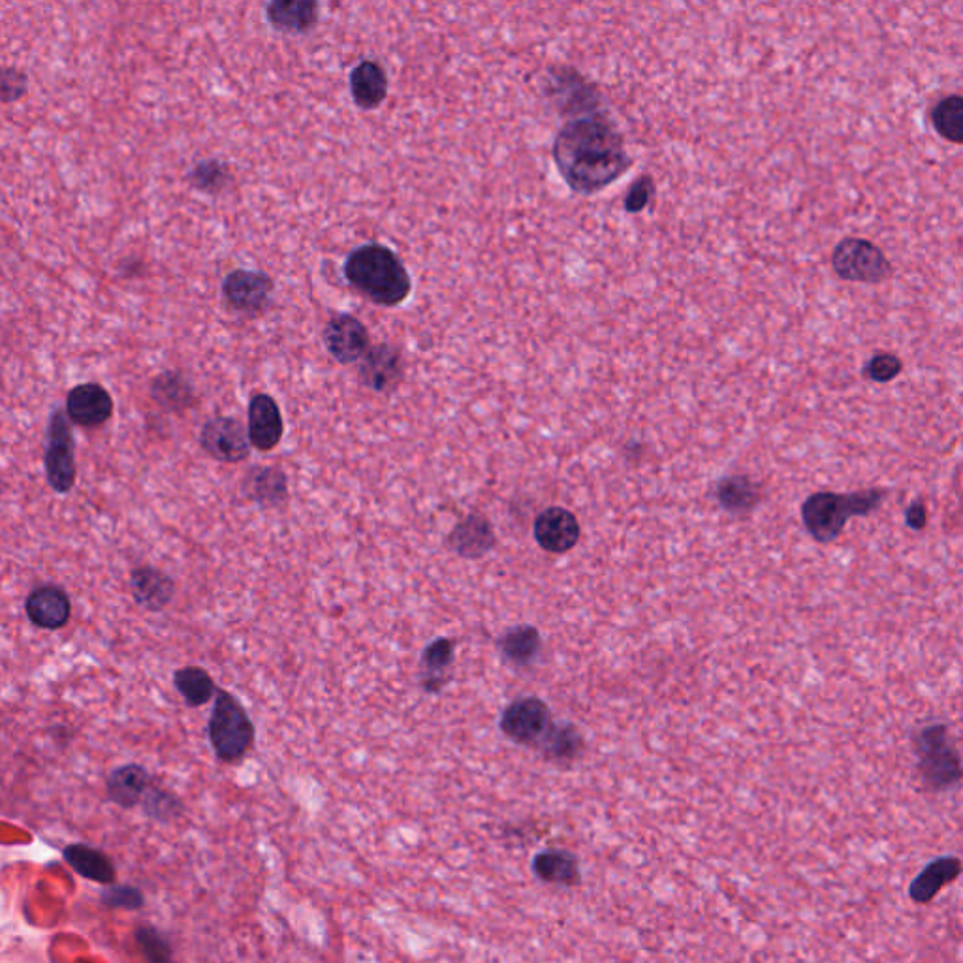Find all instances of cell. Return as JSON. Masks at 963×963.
I'll use <instances>...</instances> for the list:
<instances>
[{"label": "cell", "mask_w": 963, "mask_h": 963, "mask_svg": "<svg viewBox=\"0 0 963 963\" xmlns=\"http://www.w3.org/2000/svg\"><path fill=\"white\" fill-rule=\"evenodd\" d=\"M552 157L566 187L582 196L602 192L632 166L623 134L605 110L568 119L555 136Z\"/></svg>", "instance_id": "1"}, {"label": "cell", "mask_w": 963, "mask_h": 963, "mask_svg": "<svg viewBox=\"0 0 963 963\" xmlns=\"http://www.w3.org/2000/svg\"><path fill=\"white\" fill-rule=\"evenodd\" d=\"M343 272L348 285L375 306H401L412 290V279L403 262L380 243H364L352 248Z\"/></svg>", "instance_id": "2"}, {"label": "cell", "mask_w": 963, "mask_h": 963, "mask_svg": "<svg viewBox=\"0 0 963 963\" xmlns=\"http://www.w3.org/2000/svg\"><path fill=\"white\" fill-rule=\"evenodd\" d=\"M885 497L883 489L846 495L819 491L807 497L801 507V518L815 541L832 542L840 536L849 518L872 514L885 501Z\"/></svg>", "instance_id": "3"}, {"label": "cell", "mask_w": 963, "mask_h": 963, "mask_svg": "<svg viewBox=\"0 0 963 963\" xmlns=\"http://www.w3.org/2000/svg\"><path fill=\"white\" fill-rule=\"evenodd\" d=\"M209 742L222 762H240L253 749V721L243 704L229 690L215 693L209 719Z\"/></svg>", "instance_id": "4"}, {"label": "cell", "mask_w": 963, "mask_h": 963, "mask_svg": "<svg viewBox=\"0 0 963 963\" xmlns=\"http://www.w3.org/2000/svg\"><path fill=\"white\" fill-rule=\"evenodd\" d=\"M833 274L849 283L879 285L892 275V264L872 241L845 237L832 253Z\"/></svg>", "instance_id": "5"}, {"label": "cell", "mask_w": 963, "mask_h": 963, "mask_svg": "<svg viewBox=\"0 0 963 963\" xmlns=\"http://www.w3.org/2000/svg\"><path fill=\"white\" fill-rule=\"evenodd\" d=\"M920 772L933 790L954 787L962 777L960 756L947 740V727H928L915 740Z\"/></svg>", "instance_id": "6"}, {"label": "cell", "mask_w": 963, "mask_h": 963, "mask_svg": "<svg viewBox=\"0 0 963 963\" xmlns=\"http://www.w3.org/2000/svg\"><path fill=\"white\" fill-rule=\"evenodd\" d=\"M546 97L568 118L602 110L600 92L582 74L568 66H554L546 76Z\"/></svg>", "instance_id": "7"}, {"label": "cell", "mask_w": 963, "mask_h": 963, "mask_svg": "<svg viewBox=\"0 0 963 963\" xmlns=\"http://www.w3.org/2000/svg\"><path fill=\"white\" fill-rule=\"evenodd\" d=\"M46 473L52 488L59 494L70 491L76 482L74 436L65 412L55 410L47 425Z\"/></svg>", "instance_id": "8"}, {"label": "cell", "mask_w": 963, "mask_h": 963, "mask_svg": "<svg viewBox=\"0 0 963 963\" xmlns=\"http://www.w3.org/2000/svg\"><path fill=\"white\" fill-rule=\"evenodd\" d=\"M275 285L272 277L253 269H234L222 280V296L235 313L256 317L272 306Z\"/></svg>", "instance_id": "9"}, {"label": "cell", "mask_w": 963, "mask_h": 963, "mask_svg": "<svg viewBox=\"0 0 963 963\" xmlns=\"http://www.w3.org/2000/svg\"><path fill=\"white\" fill-rule=\"evenodd\" d=\"M499 727L508 740L521 745H533L541 742L552 727V713L541 698H520L502 711Z\"/></svg>", "instance_id": "10"}, {"label": "cell", "mask_w": 963, "mask_h": 963, "mask_svg": "<svg viewBox=\"0 0 963 963\" xmlns=\"http://www.w3.org/2000/svg\"><path fill=\"white\" fill-rule=\"evenodd\" d=\"M325 351L337 364H356L372 348L369 332L356 317L335 314L328 320L322 330Z\"/></svg>", "instance_id": "11"}, {"label": "cell", "mask_w": 963, "mask_h": 963, "mask_svg": "<svg viewBox=\"0 0 963 963\" xmlns=\"http://www.w3.org/2000/svg\"><path fill=\"white\" fill-rule=\"evenodd\" d=\"M200 444L209 456L222 463H241L251 454V441L243 423L235 418H211L202 428Z\"/></svg>", "instance_id": "12"}, {"label": "cell", "mask_w": 963, "mask_h": 963, "mask_svg": "<svg viewBox=\"0 0 963 963\" xmlns=\"http://www.w3.org/2000/svg\"><path fill=\"white\" fill-rule=\"evenodd\" d=\"M359 362V385L367 390L388 394L403 380V358L396 346H372Z\"/></svg>", "instance_id": "13"}, {"label": "cell", "mask_w": 963, "mask_h": 963, "mask_svg": "<svg viewBox=\"0 0 963 963\" xmlns=\"http://www.w3.org/2000/svg\"><path fill=\"white\" fill-rule=\"evenodd\" d=\"M534 541L550 554H565L579 541V523L566 508H546L534 520Z\"/></svg>", "instance_id": "14"}, {"label": "cell", "mask_w": 963, "mask_h": 963, "mask_svg": "<svg viewBox=\"0 0 963 963\" xmlns=\"http://www.w3.org/2000/svg\"><path fill=\"white\" fill-rule=\"evenodd\" d=\"M248 441L261 452L274 450L285 433L279 405L267 394H256L248 401Z\"/></svg>", "instance_id": "15"}, {"label": "cell", "mask_w": 963, "mask_h": 963, "mask_svg": "<svg viewBox=\"0 0 963 963\" xmlns=\"http://www.w3.org/2000/svg\"><path fill=\"white\" fill-rule=\"evenodd\" d=\"M66 412L74 423L84 428H97L108 422L113 412V399L104 386L85 383L76 386L66 398Z\"/></svg>", "instance_id": "16"}, {"label": "cell", "mask_w": 963, "mask_h": 963, "mask_svg": "<svg viewBox=\"0 0 963 963\" xmlns=\"http://www.w3.org/2000/svg\"><path fill=\"white\" fill-rule=\"evenodd\" d=\"M495 542L491 521L486 516L471 514L450 531L446 546L463 560H480L494 550Z\"/></svg>", "instance_id": "17"}, {"label": "cell", "mask_w": 963, "mask_h": 963, "mask_svg": "<svg viewBox=\"0 0 963 963\" xmlns=\"http://www.w3.org/2000/svg\"><path fill=\"white\" fill-rule=\"evenodd\" d=\"M388 87H390L388 74L385 66L377 60H359L351 70L348 89L354 104L358 106L359 110H377L388 97Z\"/></svg>", "instance_id": "18"}, {"label": "cell", "mask_w": 963, "mask_h": 963, "mask_svg": "<svg viewBox=\"0 0 963 963\" xmlns=\"http://www.w3.org/2000/svg\"><path fill=\"white\" fill-rule=\"evenodd\" d=\"M266 20L283 34H307L320 20V4L314 0H274L266 4Z\"/></svg>", "instance_id": "19"}, {"label": "cell", "mask_w": 963, "mask_h": 963, "mask_svg": "<svg viewBox=\"0 0 963 963\" xmlns=\"http://www.w3.org/2000/svg\"><path fill=\"white\" fill-rule=\"evenodd\" d=\"M26 616L42 629H60L70 619V600L59 587H38L26 599Z\"/></svg>", "instance_id": "20"}, {"label": "cell", "mask_w": 963, "mask_h": 963, "mask_svg": "<svg viewBox=\"0 0 963 963\" xmlns=\"http://www.w3.org/2000/svg\"><path fill=\"white\" fill-rule=\"evenodd\" d=\"M962 873V862L956 856H941L933 860L918 873L909 885V898L915 904H930L944 885H951Z\"/></svg>", "instance_id": "21"}, {"label": "cell", "mask_w": 963, "mask_h": 963, "mask_svg": "<svg viewBox=\"0 0 963 963\" xmlns=\"http://www.w3.org/2000/svg\"><path fill=\"white\" fill-rule=\"evenodd\" d=\"M456 658V642L436 639L422 653L420 661V684L425 693H439L449 684L452 664Z\"/></svg>", "instance_id": "22"}, {"label": "cell", "mask_w": 963, "mask_h": 963, "mask_svg": "<svg viewBox=\"0 0 963 963\" xmlns=\"http://www.w3.org/2000/svg\"><path fill=\"white\" fill-rule=\"evenodd\" d=\"M241 489L262 507H279L288 497L287 475L275 467H253L243 478Z\"/></svg>", "instance_id": "23"}, {"label": "cell", "mask_w": 963, "mask_h": 963, "mask_svg": "<svg viewBox=\"0 0 963 963\" xmlns=\"http://www.w3.org/2000/svg\"><path fill=\"white\" fill-rule=\"evenodd\" d=\"M533 872L539 879L552 885L576 886L582 879L578 856L561 849H550L536 854Z\"/></svg>", "instance_id": "24"}, {"label": "cell", "mask_w": 963, "mask_h": 963, "mask_svg": "<svg viewBox=\"0 0 963 963\" xmlns=\"http://www.w3.org/2000/svg\"><path fill=\"white\" fill-rule=\"evenodd\" d=\"M132 591L140 605L158 612L174 597V582L155 568H137L132 573Z\"/></svg>", "instance_id": "25"}, {"label": "cell", "mask_w": 963, "mask_h": 963, "mask_svg": "<svg viewBox=\"0 0 963 963\" xmlns=\"http://www.w3.org/2000/svg\"><path fill=\"white\" fill-rule=\"evenodd\" d=\"M497 645L508 663L514 666H529L539 657L542 640L533 626H518L505 631Z\"/></svg>", "instance_id": "26"}, {"label": "cell", "mask_w": 963, "mask_h": 963, "mask_svg": "<svg viewBox=\"0 0 963 963\" xmlns=\"http://www.w3.org/2000/svg\"><path fill=\"white\" fill-rule=\"evenodd\" d=\"M151 394L164 409L185 410L195 403V388L190 385L189 378L177 372L158 375L151 385Z\"/></svg>", "instance_id": "27"}, {"label": "cell", "mask_w": 963, "mask_h": 963, "mask_svg": "<svg viewBox=\"0 0 963 963\" xmlns=\"http://www.w3.org/2000/svg\"><path fill=\"white\" fill-rule=\"evenodd\" d=\"M931 126L939 136L951 142L962 144L963 140V100L960 95H951L939 100L930 113Z\"/></svg>", "instance_id": "28"}, {"label": "cell", "mask_w": 963, "mask_h": 963, "mask_svg": "<svg viewBox=\"0 0 963 963\" xmlns=\"http://www.w3.org/2000/svg\"><path fill=\"white\" fill-rule=\"evenodd\" d=\"M176 689L181 693L185 702L189 704L190 708H198L208 704L211 698L215 697L217 687L213 677L209 676L208 672L198 666H187L181 671L176 672L174 676Z\"/></svg>", "instance_id": "29"}, {"label": "cell", "mask_w": 963, "mask_h": 963, "mask_svg": "<svg viewBox=\"0 0 963 963\" xmlns=\"http://www.w3.org/2000/svg\"><path fill=\"white\" fill-rule=\"evenodd\" d=\"M542 751L552 761H573L582 751V735L573 724L550 727L541 740Z\"/></svg>", "instance_id": "30"}, {"label": "cell", "mask_w": 963, "mask_h": 963, "mask_svg": "<svg viewBox=\"0 0 963 963\" xmlns=\"http://www.w3.org/2000/svg\"><path fill=\"white\" fill-rule=\"evenodd\" d=\"M145 785H147V772L134 764L115 770L108 782L111 798L119 801L121 806L136 804L137 798L144 793Z\"/></svg>", "instance_id": "31"}, {"label": "cell", "mask_w": 963, "mask_h": 963, "mask_svg": "<svg viewBox=\"0 0 963 963\" xmlns=\"http://www.w3.org/2000/svg\"><path fill=\"white\" fill-rule=\"evenodd\" d=\"M717 499L727 510L740 514V512H748L755 507V502L759 501V491L745 476H732V478L719 482Z\"/></svg>", "instance_id": "32"}, {"label": "cell", "mask_w": 963, "mask_h": 963, "mask_svg": "<svg viewBox=\"0 0 963 963\" xmlns=\"http://www.w3.org/2000/svg\"><path fill=\"white\" fill-rule=\"evenodd\" d=\"M189 182L200 192L219 195L232 182V174H230L226 164L217 160V158H208V160H200L192 166L189 171Z\"/></svg>", "instance_id": "33"}, {"label": "cell", "mask_w": 963, "mask_h": 963, "mask_svg": "<svg viewBox=\"0 0 963 963\" xmlns=\"http://www.w3.org/2000/svg\"><path fill=\"white\" fill-rule=\"evenodd\" d=\"M66 860L89 879L100 881V883L113 879V867H111L110 862L92 849L81 845L70 846L66 851Z\"/></svg>", "instance_id": "34"}, {"label": "cell", "mask_w": 963, "mask_h": 963, "mask_svg": "<svg viewBox=\"0 0 963 963\" xmlns=\"http://www.w3.org/2000/svg\"><path fill=\"white\" fill-rule=\"evenodd\" d=\"M901 372H904V362L896 354H890V352L875 354L873 358H870L866 367H864L866 378H870L872 383H877V385L892 383L894 378L899 377Z\"/></svg>", "instance_id": "35"}, {"label": "cell", "mask_w": 963, "mask_h": 963, "mask_svg": "<svg viewBox=\"0 0 963 963\" xmlns=\"http://www.w3.org/2000/svg\"><path fill=\"white\" fill-rule=\"evenodd\" d=\"M29 91V78L20 68L0 66V104H12L25 97Z\"/></svg>", "instance_id": "36"}, {"label": "cell", "mask_w": 963, "mask_h": 963, "mask_svg": "<svg viewBox=\"0 0 963 963\" xmlns=\"http://www.w3.org/2000/svg\"><path fill=\"white\" fill-rule=\"evenodd\" d=\"M655 192L657 190H655L653 177L640 176L627 190L626 202H623L627 213L639 215V213L645 211V208H650L653 200H655Z\"/></svg>", "instance_id": "37"}, {"label": "cell", "mask_w": 963, "mask_h": 963, "mask_svg": "<svg viewBox=\"0 0 963 963\" xmlns=\"http://www.w3.org/2000/svg\"><path fill=\"white\" fill-rule=\"evenodd\" d=\"M142 947H144L145 952L150 954L151 960L155 963H164L166 962V956H168V951H166V944L160 941V939L153 933V931H145V936H142Z\"/></svg>", "instance_id": "38"}, {"label": "cell", "mask_w": 963, "mask_h": 963, "mask_svg": "<svg viewBox=\"0 0 963 963\" xmlns=\"http://www.w3.org/2000/svg\"><path fill=\"white\" fill-rule=\"evenodd\" d=\"M907 523L912 529H922L926 525V510L920 502H912V507L907 510Z\"/></svg>", "instance_id": "39"}, {"label": "cell", "mask_w": 963, "mask_h": 963, "mask_svg": "<svg viewBox=\"0 0 963 963\" xmlns=\"http://www.w3.org/2000/svg\"><path fill=\"white\" fill-rule=\"evenodd\" d=\"M108 899H110V904L115 905H137L136 892L131 890V888H121V890H113L111 892L110 896H108Z\"/></svg>", "instance_id": "40"}]
</instances>
